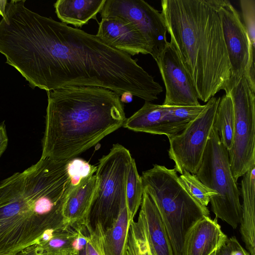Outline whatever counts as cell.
Returning <instances> with one entry per match:
<instances>
[{"label":"cell","mask_w":255,"mask_h":255,"mask_svg":"<svg viewBox=\"0 0 255 255\" xmlns=\"http://www.w3.org/2000/svg\"><path fill=\"white\" fill-rule=\"evenodd\" d=\"M222 0H162L170 42L189 73L199 99L229 93L231 71L219 9Z\"/></svg>","instance_id":"6da1fadb"},{"label":"cell","mask_w":255,"mask_h":255,"mask_svg":"<svg viewBox=\"0 0 255 255\" xmlns=\"http://www.w3.org/2000/svg\"><path fill=\"white\" fill-rule=\"evenodd\" d=\"M42 158H75L123 126L120 96L108 89L68 86L47 92Z\"/></svg>","instance_id":"7a4b0ae2"},{"label":"cell","mask_w":255,"mask_h":255,"mask_svg":"<svg viewBox=\"0 0 255 255\" xmlns=\"http://www.w3.org/2000/svg\"><path fill=\"white\" fill-rule=\"evenodd\" d=\"M70 159L42 158L0 182V211L24 224L56 228L66 225L63 210L73 187Z\"/></svg>","instance_id":"3957f363"},{"label":"cell","mask_w":255,"mask_h":255,"mask_svg":"<svg viewBox=\"0 0 255 255\" xmlns=\"http://www.w3.org/2000/svg\"><path fill=\"white\" fill-rule=\"evenodd\" d=\"M132 159L129 151L117 143L99 159L96 187L84 223L88 230L99 224L105 232L127 205V178Z\"/></svg>","instance_id":"277c9868"},{"label":"cell","mask_w":255,"mask_h":255,"mask_svg":"<svg viewBox=\"0 0 255 255\" xmlns=\"http://www.w3.org/2000/svg\"><path fill=\"white\" fill-rule=\"evenodd\" d=\"M195 175L205 185L218 194L210 201L216 217L236 229L242 221L240 192L231 170L228 151L214 127L201 166Z\"/></svg>","instance_id":"5b68a950"},{"label":"cell","mask_w":255,"mask_h":255,"mask_svg":"<svg viewBox=\"0 0 255 255\" xmlns=\"http://www.w3.org/2000/svg\"><path fill=\"white\" fill-rule=\"evenodd\" d=\"M229 94L235 123L233 143L228 151L231 170L237 182L255 163V91L244 74Z\"/></svg>","instance_id":"8992f818"},{"label":"cell","mask_w":255,"mask_h":255,"mask_svg":"<svg viewBox=\"0 0 255 255\" xmlns=\"http://www.w3.org/2000/svg\"><path fill=\"white\" fill-rule=\"evenodd\" d=\"M220 99L212 97L196 119L182 131L168 138L169 157L175 163L174 169L180 174L187 171L195 175L199 169Z\"/></svg>","instance_id":"52a82bcc"},{"label":"cell","mask_w":255,"mask_h":255,"mask_svg":"<svg viewBox=\"0 0 255 255\" xmlns=\"http://www.w3.org/2000/svg\"><path fill=\"white\" fill-rule=\"evenodd\" d=\"M101 18L116 16L134 25L143 34L155 60L164 49L167 29L161 12L143 0H106Z\"/></svg>","instance_id":"ba28073f"},{"label":"cell","mask_w":255,"mask_h":255,"mask_svg":"<svg viewBox=\"0 0 255 255\" xmlns=\"http://www.w3.org/2000/svg\"><path fill=\"white\" fill-rule=\"evenodd\" d=\"M158 67L166 93L162 105L199 106V96L193 81L180 56L170 42L155 59Z\"/></svg>","instance_id":"9c48e42d"},{"label":"cell","mask_w":255,"mask_h":255,"mask_svg":"<svg viewBox=\"0 0 255 255\" xmlns=\"http://www.w3.org/2000/svg\"><path fill=\"white\" fill-rule=\"evenodd\" d=\"M219 15L231 66V88L246 73L249 58L248 36L240 15L228 0H222Z\"/></svg>","instance_id":"30bf717a"},{"label":"cell","mask_w":255,"mask_h":255,"mask_svg":"<svg viewBox=\"0 0 255 255\" xmlns=\"http://www.w3.org/2000/svg\"><path fill=\"white\" fill-rule=\"evenodd\" d=\"M96 35L116 49L129 55L152 54L142 32L133 24L116 16L101 18Z\"/></svg>","instance_id":"8fae6325"},{"label":"cell","mask_w":255,"mask_h":255,"mask_svg":"<svg viewBox=\"0 0 255 255\" xmlns=\"http://www.w3.org/2000/svg\"><path fill=\"white\" fill-rule=\"evenodd\" d=\"M217 219L203 216L189 229L184 238L182 255H210L227 240Z\"/></svg>","instance_id":"7c38bea8"},{"label":"cell","mask_w":255,"mask_h":255,"mask_svg":"<svg viewBox=\"0 0 255 255\" xmlns=\"http://www.w3.org/2000/svg\"><path fill=\"white\" fill-rule=\"evenodd\" d=\"M96 185V176L92 174L82 178L77 184L73 186L63 210L65 224H84Z\"/></svg>","instance_id":"4fadbf2b"},{"label":"cell","mask_w":255,"mask_h":255,"mask_svg":"<svg viewBox=\"0 0 255 255\" xmlns=\"http://www.w3.org/2000/svg\"><path fill=\"white\" fill-rule=\"evenodd\" d=\"M242 176V221L240 231L247 251L251 255H255V163Z\"/></svg>","instance_id":"5bb4252c"},{"label":"cell","mask_w":255,"mask_h":255,"mask_svg":"<svg viewBox=\"0 0 255 255\" xmlns=\"http://www.w3.org/2000/svg\"><path fill=\"white\" fill-rule=\"evenodd\" d=\"M106 0H58L54 4L55 13L62 23L76 27L87 24L103 7Z\"/></svg>","instance_id":"9a60e30c"},{"label":"cell","mask_w":255,"mask_h":255,"mask_svg":"<svg viewBox=\"0 0 255 255\" xmlns=\"http://www.w3.org/2000/svg\"><path fill=\"white\" fill-rule=\"evenodd\" d=\"M140 212L143 215L149 240L156 255H174L159 212L149 196L143 191Z\"/></svg>","instance_id":"2e32d148"},{"label":"cell","mask_w":255,"mask_h":255,"mask_svg":"<svg viewBox=\"0 0 255 255\" xmlns=\"http://www.w3.org/2000/svg\"><path fill=\"white\" fill-rule=\"evenodd\" d=\"M166 106L145 102L143 106L126 119L123 127L131 130L169 136L164 121Z\"/></svg>","instance_id":"e0dca14e"},{"label":"cell","mask_w":255,"mask_h":255,"mask_svg":"<svg viewBox=\"0 0 255 255\" xmlns=\"http://www.w3.org/2000/svg\"><path fill=\"white\" fill-rule=\"evenodd\" d=\"M127 205L121 210L111 228L105 231L103 246L105 255H125L130 222Z\"/></svg>","instance_id":"ac0fdd59"},{"label":"cell","mask_w":255,"mask_h":255,"mask_svg":"<svg viewBox=\"0 0 255 255\" xmlns=\"http://www.w3.org/2000/svg\"><path fill=\"white\" fill-rule=\"evenodd\" d=\"M234 113L233 103L229 94L220 97L216 110L213 127L218 131L220 140L229 151L234 140Z\"/></svg>","instance_id":"d6986e66"},{"label":"cell","mask_w":255,"mask_h":255,"mask_svg":"<svg viewBox=\"0 0 255 255\" xmlns=\"http://www.w3.org/2000/svg\"><path fill=\"white\" fill-rule=\"evenodd\" d=\"M206 104L199 106H166L164 121L166 125L168 138L182 131L205 110Z\"/></svg>","instance_id":"ffe728a7"},{"label":"cell","mask_w":255,"mask_h":255,"mask_svg":"<svg viewBox=\"0 0 255 255\" xmlns=\"http://www.w3.org/2000/svg\"><path fill=\"white\" fill-rule=\"evenodd\" d=\"M240 3L249 46V62L245 75L255 91V0H241Z\"/></svg>","instance_id":"44dd1931"},{"label":"cell","mask_w":255,"mask_h":255,"mask_svg":"<svg viewBox=\"0 0 255 255\" xmlns=\"http://www.w3.org/2000/svg\"><path fill=\"white\" fill-rule=\"evenodd\" d=\"M125 255H156L149 240L145 221L139 212L137 221L130 222Z\"/></svg>","instance_id":"7402d4cb"},{"label":"cell","mask_w":255,"mask_h":255,"mask_svg":"<svg viewBox=\"0 0 255 255\" xmlns=\"http://www.w3.org/2000/svg\"><path fill=\"white\" fill-rule=\"evenodd\" d=\"M75 225H65L56 230L47 242L35 244L44 255H69L77 252L73 243L77 236Z\"/></svg>","instance_id":"603a6c76"},{"label":"cell","mask_w":255,"mask_h":255,"mask_svg":"<svg viewBox=\"0 0 255 255\" xmlns=\"http://www.w3.org/2000/svg\"><path fill=\"white\" fill-rule=\"evenodd\" d=\"M143 188L141 176L139 175L135 162L132 158L128 167L126 183V202L128 216L133 220L141 205Z\"/></svg>","instance_id":"cb8c5ba5"},{"label":"cell","mask_w":255,"mask_h":255,"mask_svg":"<svg viewBox=\"0 0 255 255\" xmlns=\"http://www.w3.org/2000/svg\"><path fill=\"white\" fill-rule=\"evenodd\" d=\"M182 187L189 195L201 205L207 207L212 197L217 193L205 185L196 176L185 171L178 177Z\"/></svg>","instance_id":"d4e9b609"},{"label":"cell","mask_w":255,"mask_h":255,"mask_svg":"<svg viewBox=\"0 0 255 255\" xmlns=\"http://www.w3.org/2000/svg\"><path fill=\"white\" fill-rule=\"evenodd\" d=\"M97 168V166L92 165L82 159H70L68 163V171L72 177L73 185L77 184L82 178L96 173Z\"/></svg>","instance_id":"484cf974"},{"label":"cell","mask_w":255,"mask_h":255,"mask_svg":"<svg viewBox=\"0 0 255 255\" xmlns=\"http://www.w3.org/2000/svg\"><path fill=\"white\" fill-rule=\"evenodd\" d=\"M88 231L89 236L86 248L87 255H105L103 246L105 232L101 226L96 224Z\"/></svg>","instance_id":"4316f807"},{"label":"cell","mask_w":255,"mask_h":255,"mask_svg":"<svg viewBox=\"0 0 255 255\" xmlns=\"http://www.w3.org/2000/svg\"><path fill=\"white\" fill-rule=\"evenodd\" d=\"M228 242L230 249V255H251L240 244L236 236L228 238Z\"/></svg>","instance_id":"83f0119b"},{"label":"cell","mask_w":255,"mask_h":255,"mask_svg":"<svg viewBox=\"0 0 255 255\" xmlns=\"http://www.w3.org/2000/svg\"><path fill=\"white\" fill-rule=\"evenodd\" d=\"M8 140L5 126L2 123L0 124V157L7 147Z\"/></svg>","instance_id":"f1b7e54d"},{"label":"cell","mask_w":255,"mask_h":255,"mask_svg":"<svg viewBox=\"0 0 255 255\" xmlns=\"http://www.w3.org/2000/svg\"><path fill=\"white\" fill-rule=\"evenodd\" d=\"M16 255H44L35 245L30 246L21 251Z\"/></svg>","instance_id":"f546056e"},{"label":"cell","mask_w":255,"mask_h":255,"mask_svg":"<svg viewBox=\"0 0 255 255\" xmlns=\"http://www.w3.org/2000/svg\"><path fill=\"white\" fill-rule=\"evenodd\" d=\"M216 255H230V249L228 239L217 249Z\"/></svg>","instance_id":"4dcf8cb0"},{"label":"cell","mask_w":255,"mask_h":255,"mask_svg":"<svg viewBox=\"0 0 255 255\" xmlns=\"http://www.w3.org/2000/svg\"><path fill=\"white\" fill-rule=\"evenodd\" d=\"M120 100L123 103H129L131 102L133 98V95L128 92L123 93L120 96Z\"/></svg>","instance_id":"1f68e13d"},{"label":"cell","mask_w":255,"mask_h":255,"mask_svg":"<svg viewBox=\"0 0 255 255\" xmlns=\"http://www.w3.org/2000/svg\"><path fill=\"white\" fill-rule=\"evenodd\" d=\"M8 1L6 0H0V15L4 17L5 14V8Z\"/></svg>","instance_id":"d6a6232c"},{"label":"cell","mask_w":255,"mask_h":255,"mask_svg":"<svg viewBox=\"0 0 255 255\" xmlns=\"http://www.w3.org/2000/svg\"><path fill=\"white\" fill-rule=\"evenodd\" d=\"M86 247L82 250L78 251L74 255H87L86 253Z\"/></svg>","instance_id":"836d02e7"},{"label":"cell","mask_w":255,"mask_h":255,"mask_svg":"<svg viewBox=\"0 0 255 255\" xmlns=\"http://www.w3.org/2000/svg\"><path fill=\"white\" fill-rule=\"evenodd\" d=\"M217 248V249H218ZM217 249H216L215 250H214L212 253H211L210 255H216V253H217Z\"/></svg>","instance_id":"e575fe53"},{"label":"cell","mask_w":255,"mask_h":255,"mask_svg":"<svg viewBox=\"0 0 255 255\" xmlns=\"http://www.w3.org/2000/svg\"><path fill=\"white\" fill-rule=\"evenodd\" d=\"M74 254H71V255H74Z\"/></svg>","instance_id":"d590c367"}]
</instances>
